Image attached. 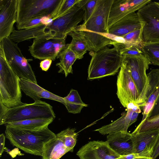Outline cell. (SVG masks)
<instances>
[{
	"instance_id": "obj_1",
	"label": "cell",
	"mask_w": 159,
	"mask_h": 159,
	"mask_svg": "<svg viewBox=\"0 0 159 159\" xmlns=\"http://www.w3.org/2000/svg\"><path fill=\"white\" fill-rule=\"evenodd\" d=\"M114 0H97L94 10L87 21L74 30L84 40L88 51L97 52L115 42L109 38L108 20Z\"/></svg>"
},
{
	"instance_id": "obj_2",
	"label": "cell",
	"mask_w": 159,
	"mask_h": 159,
	"mask_svg": "<svg viewBox=\"0 0 159 159\" xmlns=\"http://www.w3.org/2000/svg\"><path fill=\"white\" fill-rule=\"evenodd\" d=\"M5 135L13 146L26 153L41 157L46 144L56 137L48 127L29 130L6 126Z\"/></svg>"
},
{
	"instance_id": "obj_3",
	"label": "cell",
	"mask_w": 159,
	"mask_h": 159,
	"mask_svg": "<svg viewBox=\"0 0 159 159\" xmlns=\"http://www.w3.org/2000/svg\"><path fill=\"white\" fill-rule=\"evenodd\" d=\"M87 1L80 0L63 14L52 19L48 24L37 25V38H66L68 34L84 20V7Z\"/></svg>"
},
{
	"instance_id": "obj_4",
	"label": "cell",
	"mask_w": 159,
	"mask_h": 159,
	"mask_svg": "<svg viewBox=\"0 0 159 159\" xmlns=\"http://www.w3.org/2000/svg\"><path fill=\"white\" fill-rule=\"evenodd\" d=\"M90 54L92 58L88 69V80L114 75L122 66L124 57L115 47L110 48L107 46Z\"/></svg>"
},
{
	"instance_id": "obj_5",
	"label": "cell",
	"mask_w": 159,
	"mask_h": 159,
	"mask_svg": "<svg viewBox=\"0 0 159 159\" xmlns=\"http://www.w3.org/2000/svg\"><path fill=\"white\" fill-rule=\"evenodd\" d=\"M20 78L12 70L0 42V102L7 108L23 105Z\"/></svg>"
},
{
	"instance_id": "obj_6",
	"label": "cell",
	"mask_w": 159,
	"mask_h": 159,
	"mask_svg": "<svg viewBox=\"0 0 159 159\" xmlns=\"http://www.w3.org/2000/svg\"><path fill=\"white\" fill-rule=\"evenodd\" d=\"M55 114L52 107L49 104L41 100L9 108L0 102V125L24 120L51 118L54 119Z\"/></svg>"
},
{
	"instance_id": "obj_7",
	"label": "cell",
	"mask_w": 159,
	"mask_h": 159,
	"mask_svg": "<svg viewBox=\"0 0 159 159\" xmlns=\"http://www.w3.org/2000/svg\"><path fill=\"white\" fill-rule=\"evenodd\" d=\"M63 0H17L16 25L45 16H56Z\"/></svg>"
},
{
	"instance_id": "obj_8",
	"label": "cell",
	"mask_w": 159,
	"mask_h": 159,
	"mask_svg": "<svg viewBox=\"0 0 159 159\" xmlns=\"http://www.w3.org/2000/svg\"><path fill=\"white\" fill-rule=\"evenodd\" d=\"M1 42L6 60L13 71L20 78L37 84L35 74L29 63L33 60L25 57L17 43L9 37L3 39Z\"/></svg>"
},
{
	"instance_id": "obj_9",
	"label": "cell",
	"mask_w": 159,
	"mask_h": 159,
	"mask_svg": "<svg viewBox=\"0 0 159 159\" xmlns=\"http://www.w3.org/2000/svg\"><path fill=\"white\" fill-rule=\"evenodd\" d=\"M123 57L122 63L130 75L139 94L138 105L140 107H143L146 101V95L148 86L146 72L151 63L143 55Z\"/></svg>"
},
{
	"instance_id": "obj_10",
	"label": "cell",
	"mask_w": 159,
	"mask_h": 159,
	"mask_svg": "<svg viewBox=\"0 0 159 159\" xmlns=\"http://www.w3.org/2000/svg\"><path fill=\"white\" fill-rule=\"evenodd\" d=\"M137 13L142 28L144 42L159 41V2H151Z\"/></svg>"
},
{
	"instance_id": "obj_11",
	"label": "cell",
	"mask_w": 159,
	"mask_h": 159,
	"mask_svg": "<svg viewBox=\"0 0 159 159\" xmlns=\"http://www.w3.org/2000/svg\"><path fill=\"white\" fill-rule=\"evenodd\" d=\"M66 38L56 37L34 39L29 51L35 59L55 60L59 52L64 48Z\"/></svg>"
},
{
	"instance_id": "obj_12",
	"label": "cell",
	"mask_w": 159,
	"mask_h": 159,
	"mask_svg": "<svg viewBox=\"0 0 159 159\" xmlns=\"http://www.w3.org/2000/svg\"><path fill=\"white\" fill-rule=\"evenodd\" d=\"M117 87L118 98L124 107L126 108L131 102L138 104L139 94L130 75L123 63L117 76Z\"/></svg>"
},
{
	"instance_id": "obj_13",
	"label": "cell",
	"mask_w": 159,
	"mask_h": 159,
	"mask_svg": "<svg viewBox=\"0 0 159 159\" xmlns=\"http://www.w3.org/2000/svg\"><path fill=\"white\" fill-rule=\"evenodd\" d=\"M76 155L80 159H116L120 156L107 141H90L80 148Z\"/></svg>"
},
{
	"instance_id": "obj_14",
	"label": "cell",
	"mask_w": 159,
	"mask_h": 159,
	"mask_svg": "<svg viewBox=\"0 0 159 159\" xmlns=\"http://www.w3.org/2000/svg\"><path fill=\"white\" fill-rule=\"evenodd\" d=\"M17 0H0V42L9 37L16 22Z\"/></svg>"
},
{
	"instance_id": "obj_15",
	"label": "cell",
	"mask_w": 159,
	"mask_h": 159,
	"mask_svg": "<svg viewBox=\"0 0 159 159\" xmlns=\"http://www.w3.org/2000/svg\"><path fill=\"white\" fill-rule=\"evenodd\" d=\"M133 153L152 157L159 136V130H148L131 133Z\"/></svg>"
},
{
	"instance_id": "obj_16",
	"label": "cell",
	"mask_w": 159,
	"mask_h": 159,
	"mask_svg": "<svg viewBox=\"0 0 159 159\" xmlns=\"http://www.w3.org/2000/svg\"><path fill=\"white\" fill-rule=\"evenodd\" d=\"M151 0H114L110 10L108 28L128 15L151 2Z\"/></svg>"
},
{
	"instance_id": "obj_17",
	"label": "cell",
	"mask_w": 159,
	"mask_h": 159,
	"mask_svg": "<svg viewBox=\"0 0 159 159\" xmlns=\"http://www.w3.org/2000/svg\"><path fill=\"white\" fill-rule=\"evenodd\" d=\"M127 109V111L123 113L120 118L94 131L103 135L128 132L129 127L137 121L139 113L130 109Z\"/></svg>"
},
{
	"instance_id": "obj_18",
	"label": "cell",
	"mask_w": 159,
	"mask_h": 159,
	"mask_svg": "<svg viewBox=\"0 0 159 159\" xmlns=\"http://www.w3.org/2000/svg\"><path fill=\"white\" fill-rule=\"evenodd\" d=\"M20 83L21 90L34 101L39 100L41 98H44L57 101L64 105L65 104L64 98L45 89L37 84L22 78H20Z\"/></svg>"
},
{
	"instance_id": "obj_19",
	"label": "cell",
	"mask_w": 159,
	"mask_h": 159,
	"mask_svg": "<svg viewBox=\"0 0 159 159\" xmlns=\"http://www.w3.org/2000/svg\"><path fill=\"white\" fill-rule=\"evenodd\" d=\"M142 27L137 13H131L114 23L109 28V33L118 37Z\"/></svg>"
},
{
	"instance_id": "obj_20",
	"label": "cell",
	"mask_w": 159,
	"mask_h": 159,
	"mask_svg": "<svg viewBox=\"0 0 159 159\" xmlns=\"http://www.w3.org/2000/svg\"><path fill=\"white\" fill-rule=\"evenodd\" d=\"M107 138L110 147L120 156L133 153L131 134L117 133L108 134Z\"/></svg>"
},
{
	"instance_id": "obj_21",
	"label": "cell",
	"mask_w": 159,
	"mask_h": 159,
	"mask_svg": "<svg viewBox=\"0 0 159 159\" xmlns=\"http://www.w3.org/2000/svg\"><path fill=\"white\" fill-rule=\"evenodd\" d=\"M57 58L60 59V62L56 64L59 68L58 73H63L66 77L69 74L73 73L72 66L77 58L75 54L69 47L68 44H66L58 53Z\"/></svg>"
},
{
	"instance_id": "obj_22",
	"label": "cell",
	"mask_w": 159,
	"mask_h": 159,
	"mask_svg": "<svg viewBox=\"0 0 159 159\" xmlns=\"http://www.w3.org/2000/svg\"><path fill=\"white\" fill-rule=\"evenodd\" d=\"M69 152L62 141L56 136L46 144L42 157L43 159H60Z\"/></svg>"
},
{
	"instance_id": "obj_23",
	"label": "cell",
	"mask_w": 159,
	"mask_h": 159,
	"mask_svg": "<svg viewBox=\"0 0 159 159\" xmlns=\"http://www.w3.org/2000/svg\"><path fill=\"white\" fill-rule=\"evenodd\" d=\"M54 120L52 118L30 119L12 122L5 125L19 129L35 130L48 127Z\"/></svg>"
},
{
	"instance_id": "obj_24",
	"label": "cell",
	"mask_w": 159,
	"mask_h": 159,
	"mask_svg": "<svg viewBox=\"0 0 159 159\" xmlns=\"http://www.w3.org/2000/svg\"><path fill=\"white\" fill-rule=\"evenodd\" d=\"M64 105L68 112L74 114L79 113L84 107L88 105L84 102L78 91L72 89L69 94L64 98Z\"/></svg>"
},
{
	"instance_id": "obj_25",
	"label": "cell",
	"mask_w": 159,
	"mask_h": 159,
	"mask_svg": "<svg viewBox=\"0 0 159 159\" xmlns=\"http://www.w3.org/2000/svg\"><path fill=\"white\" fill-rule=\"evenodd\" d=\"M124 39L123 43L115 42L113 45L119 50L132 46L140 48L144 42L142 34V28L131 32L121 37Z\"/></svg>"
},
{
	"instance_id": "obj_26",
	"label": "cell",
	"mask_w": 159,
	"mask_h": 159,
	"mask_svg": "<svg viewBox=\"0 0 159 159\" xmlns=\"http://www.w3.org/2000/svg\"><path fill=\"white\" fill-rule=\"evenodd\" d=\"M71 36L72 40L68 44L69 48L76 55L78 59H81L88 50L87 43L74 30L68 34Z\"/></svg>"
},
{
	"instance_id": "obj_27",
	"label": "cell",
	"mask_w": 159,
	"mask_h": 159,
	"mask_svg": "<svg viewBox=\"0 0 159 159\" xmlns=\"http://www.w3.org/2000/svg\"><path fill=\"white\" fill-rule=\"evenodd\" d=\"M140 49L151 64L159 66V41L143 42Z\"/></svg>"
},
{
	"instance_id": "obj_28",
	"label": "cell",
	"mask_w": 159,
	"mask_h": 159,
	"mask_svg": "<svg viewBox=\"0 0 159 159\" xmlns=\"http://www.w3.org/2000/svg\"><path fill=\"white\" fill-rule=\"evenodd\" d=\"M75 128H68L56 134L62 141L69 152H73L77 142L78 134Z\"/></svg>"
},
{
	"instance_id": "obj_29",
	"label": "cell",
	"mask_w": 159,
	"mask_h": 159,
	"mask_svg": "<svg viewBox=\"0 0 159 159\" xmlns=\"http://www.w3.org/2000/svg\"><path fill=\"white\" fill-rule=\"evenodd\" d=\"M154 130H159V115L147 118L141 120L132 133H137Z\"/></svg>"
},
{
	"instance_id": "obj_30",
	"label": "cell",
	"mask_w": 159,
	"mask_h": 159,
	"mask_svg": "<svg viewBox=\"0 0 159 159\" xmlns=\"http://www.w3.org/2000/svg\"><path fill=\"white\" fill-rule=\"evenodd\" d=\"M147 75L148 86L146 95V101L150 95L159 88V69H152Z\"/></svg>"
},
{
	"instance_id": "obj_31",
	"label": "cell",
	"mask_w": 159,
	"mask_h": 159,
	"mask_svg": "<svg viewBox=\"0 0 159 159\" xmlns=\"http://www.w3.org/2000/svg\"><path fill=\"white\" fill-rule=\"evenodd\" d=\"M51 18V16H49L33 19L16 25V27L19 30L30 28L40 24L47 25L50 22Z\"/></svg>"
},
{
	"instance_id": "obj_32",
	"label": "cell",
	"mask_w": 159,
	"mask_h": 159,
	"mask_svg": "<svg viewBox=\"0 0 159 159\" xmlns=\"http://www.w3.org/2000/svg\"><path fill=\"white\" fill-rule=\"evenodd\" d=\"M119 51L120 54L124 56L138 57L143 55L140 48L136 46H132Z\"/></svg>"
},
{
	"instance_id": "obj_33",
	"label": "cell",
	"mask_w": 159,
	"mask_h": 159,
	"mask_svg": "<svg viewBox=\"0 0 159 159\" xmlns=\"http://www.w3.org/2000/svg\"><path fill=\"white\" fill-rule=\"evenodd\" d=\"M97 0H87L84 5L85 14L84 23L86 22L92 14L96 6Z\"/></svg>"
},
{
	"instance_id": "obj_34",
	"label": "cell",
	"mask_w": 159,
	"mask_h": 159,
	"mask_svg": "<svg viewBox=\"0 0 159 159\" xmlns=\"http://www.w3.org/2000/svg\"><path fill=\"white\" fill-rule=\"evenodd\" d=\"M80 0H63L57 14L54 18L63 14L71 7L80 2Z\"/></svg>"
},
{
	"instance_id": "obj_35",
	"label": "cell",
	"mask_w": 159,
	"mask_h": 159,
	"mask_svg": "<svg viewBox=\"0 0 159 159\" xmlns=\"http://www.w3.org/2000/svg\"><path fill=\"white\" fill-rule=\"evenodd\" d=\"M158 115H159V93L153 107L147 118L152 117Z\"/></svg>"
},
{
	"instance_id": "obj_36",
	"label": "cell",
	"mask_w": 159,
	"mask_h": 159,
	"mask_svg": "<svg viewBox=\"0 0 159 159\" xmlns=\"http://www.w3.org/2000/svg\"><path fill=\"white\" fill-rule=\"evenodd\" d=\"M116 159H152V158L144 157L138 154L132 153L126 155L120 156Z\"/></svg>"
},
{
	"instance_id": "obj_37",
	"label": "cell",
	"mask_w": 159,
	"mask_h": 159,
	"mask_svg": "<svg viewBox=\"0 0 159 159\" xmlns=\"http://www.w3.org/2000/svg\"><path fill=\"white\" fill-rule=\"evenodd\" d=\"M52 61V60L49 59L42 60L40 63V67L42 70L46 71L49 68Z\"/></svg>"
},
{
	"instance_id": "obj_38",
	"label": "cell",
	"mask_w": 159,
	"mask_h": 159,
	"mask_svg": "<svg viewBox=\"0 0 159 159\" xmlns=\"http://www.w3.org/2000/svg\"><path fill=\"white\" fill-rule=\"evenodd\" d=\"M5 135L3 134L0 135V157L1 156L5 149Z\"/></svg>"
},
{
	"instance_id": "obj_39",
	"label": "cell",
	"mask_w": 159,
	"mask_h": 159,
	"mask_svg": "<svg viewBox=\"0 0 159 159\" xmlns=\"http://www.w3.org/2000/svg\"><path fill=\"white\" fill-rule=\"evenodd\" d=\"M126 108L127 109L132 110L134 112H137L139 113H140L141 111L140 107L137 104L131 102L129 103L128 104Z\"/></svg>"
},
{
	"instance_id": "obj_40",
	"label": "cell",
	"mask_w": 159,
	"mask_h": 159,
	"mask_svg": "<svg viewBox=\"0 0 159 159\" xmlns=\"http://www.w3.org/2000/svg\"><path fill=\"white\" fill-rule=\"evenodd\" d=\"M159 155V136L157 141L154 149L153 153L152 156V159L156 158Z\"/></svg>"
},
{
	"instance_id": "obj_41",
	"label": "cell",
	"mask_w": 159,
	"mask_h": 159,
	"mask_svg": "<svg viewBox=\"0 0 159 159\" xmlns=\"http://www.w3.org/2000/svg\"><path fill=\"white\" fill-rule=\"evenodd\" d=\"M42 159H43V158H42Z\"/></svg>"
}]
</instances>
